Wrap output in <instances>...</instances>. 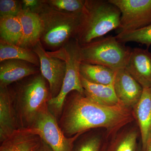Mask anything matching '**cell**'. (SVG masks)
<instances>
[{
  "label": "cell",
  "instance_id": "1",
  "mask_svg": "<svg viewBox=\"0 0 151 151\" xmlns=\"http://www.w3.org/2000/svg\"><path fill=\"white\" fill-rule=\"evenodd\" d=\"M134 118L130 108L122 104L101 105L84 94L73 91L65 98L58 122L65 137L70 138L97 128L114 132L132 122Z\"/></svg>",
  "mask_w": 151,
  "mask_h": 151
},
{
  "label": "cell",
  "instance_id": "2",
  "mask_svg": "<svg viewBox=\"0 0 151 151\" xmlns=\"http://www.w3.org/2000/svg\"><path fill=\"white\" fill-rule=\"evenodd\" d=\"M20 128L30 129L51 99L47 81L40 72L9 86Z\"/></svg>",
  "mask_w": 151,
  "mask_h": 151
},
{
  "label": "cell",
  "instance_id": "3",
  "mask_svg": "<svg viewBox=\"0 0 151 151\" xmlns=\"http://www.w3.org/2000/svg\"><path fill=\"white\" fill-rule=\"evenodd\" d=\"M32 12L40 17L43 31L40 42L44 48L57 51L76 38L80 29L82 13H69L52 8L42 1Z\"/></svg>",
  "mask_w": 151,
  "mask_h": 151
},
{
  "label": "cell",
  "instance_id": "4",
  "mask_svg": "<svg viewBox=\"0 0 151 151\" xmlns=\"http://www.w3.org/2000/svg\"><path fill=\"white\" fill-rule=\"evenodd\" d=\"M121 13L108 1L85 0L81 26L76 38L80 46L103 37L120 24Z\"/></svg>",
  "mask_w": 151,
  "mask_h": 151
},
{
  "label": "cell",
  "instance_id": "5",
  "mask_svg": "<svg viewBox=\"0 0 151 151\" xmlns=\"http://www.w3.org/2000/svg\"><path fill=\"white\" fill-rule=\"evenodd\" d=\"M80 45L76 38L71 39L62 48L50 52L66 63V72L62 88L56 97L50 99L48 102L50 111L56 119H59L62 112L65 98L70 92L77 91L84 94L81 84L80 68L81 60Z\"/></svg>",
  "mask_w": 151,
  "mask_h": 151
},
{
  "label": "cell",
  "instance_id": "6",
  "mask_svg": "<svg viewBox=\"0 0 151 151\" xmlns=\"http://www.w3.org/2000/svg\"><path fill=\"white\" fill-rule=\"evenodd\" d=\"M116 36L103 37L80 46L82 61L106 66L117 71L125 68L132 49Z\"/></svg>",
  "mask_w": 151,
  "mask_h": 151
},
{
  "label": "cell",
  "instance_id": "7",
  "mask_svg": "<svg viewBox=\"0 0 151 151\" xmlns=\"http://www.w3.org/2000/svg\"><path fill=\"white\" fill-rule=\"evenodd\" d=\"M29 129L35 130L42 140L54 151H72L74 142L83 134L66 137L60 128L57 119L50 111L48 108L39 114Z\"/></svg>",
  "mask_w": 151,
  "mask_h": 151
},
{
  "label": "cell",
  "instance_id": "8",
  "mask_svg": "<svg viewBox=\"0 0 151 151\" xmlns=\"http://www.w3.org/2000/svg\"><path fill=\"white\" fill-rule=\"evenodd\" d=\"M121 13L117 35L132 31L151 24V0H109Z\"/></svg>",
  "mask_w": 151,
  "mask_h": 151
},
{
  "label": "cell",
  "instance_id": "9",
  "mask_svg": "<svg viewBox=\"0 0 151 151\" xmlns=\"http://www.w3.org/2000/svg\"><path fill=\"white\" fill-rule=\"evenodd\" d=\"M32 50L38 57L40 73L48 83L51 99L56 97L62 88L66 72L64 60L46 51L40 40Z\"/></svg>",
  "mask_w": 151,
  "mask_h": 151
},
{
  "label": "cell",
  "instance_id": "10",
  "mask_svg": "<svg viewBox=\"0 0 151 151\" xmlns=\"http://www.w3.org/2000/svg\"><path fill=\"white\" fill-rule=\"evenodd\" d=\"M113 86L120 103L130 109L134 107L142 94L143 87L125 68L116 71Z\"/></svg>",
  "mask_w": 151,
  "mask_h": 151
},
{
  "label": "cell",
  "instance_id": "11",
  "mask_svg": "<svg viewBox=\"0 0 151 151\" xmlns=\"http://www.w3.org/2000/svg\"><path fill=\"white\" fill-rule=\"evenodd\" d=\"M19 129L9 86L0 87V142Z\"/></svg>",
  "mask_w": 151,
  "mask_h": 151
},
{
  "label": "cell",
  "instance_id": "12",
  "mask_svg": "<svg viewBox=\"0 0 151 151\" xmlns=\"http://www.w3.org/2000/svg\"><path fill=\"white\" fill-rule=\"evenodd\" d=\"M125 69L143 89L151 87V52L148 49H132Z\"/></svg>",
  "mask_w": 151,
  "mask_h": 151
},
{
  "label": "cell",
  "instance_id": "13",
  "mask_svg": "<svg viewBox=\"0 0 151 151\" xmlns=\"http://www.w3.org/2000/svg\"><path fill=\"white\" fill-rule=\"evenodd\" d=\"M37 66L19 60H8L0 64V87H7L40 72Z\"/></svg>",
  "mask_w": 151,
  "mask_h": 151
},
{
  "label": "cell",
  "instance_id": "14",
  "mask_svg": "<svg viewBox=\"0 0 151 151\" xmlns=\"http://www.w3.org/2000/svg\"><path fill=\"white\" fill-rule=\"evenodd\" d=\"M18 17L22 29V37L18 46L32 49L40 40L43 31L40 17L35 12L24 9Z\"/></svg>",
  "mask_w": 151,
  "mask_h": 151
},
{
  "label": "cell",
  "instance_id": "15",
  "mask_svg": "<svg viewBox=\"0 0 151 151\" xmlns=\"http://www.w3.org/2000/svg\"><path fill=\"white\" fill-rule=\"evenodd\" d=\"M133 109L140 131L143 151L151 138V87L143 89L142 97Z\"/></svg>",
  "mask_w": 151,
  "mask_h": 151
},
{
  "label": "cell",
  "instance_id": "16",
  "mask_svg": "<svg viewBox=\"0 0 151 151\" xmlns=\"http://www.w3.org/2000/svg\"><path fill=\"white\" fill-rule=\"evenodd\" d=\"M41 141L35 130L21 129L1 143L0 151H35Z\"/></svg>",
  "mask_w": 151,
  "mask_h": 151
},
{
  "label": "cell",
  "instance_id": "17",
  "mask_svg": "<svg viewBox=\"0 0 151 151\" xmlns=\"http://www.w3.org/2000/svg\"><path fill=\"white\" fill-rule=\"evenodd\" d=\"M81 79L84 95L92 101L107 106L122 104L116 96L113 84H94L87 81L81 76Z\"/></svg>",
  "mask_w": 151,
  "mask_h": 151
},
{
  "label": "cell",
  "instance_id": "18",
  "mask_svg": "<svg viewBox=\"0 0 151 151\" xmlns=\"http://www.w3.org/2000/svg\"><path fill=\"white\" fill-rule=\"evenodd\" d=\"M80 75L87 81L94 84L111 85L114 84L116 71L103 65L82 61Z\"/></svg>",
  "mask_w": 151,
  "mask_h": 151
},
{
  "label": "cell",
  "instance_id": "19",
  "mask_svg": "<svg viewBox=\"0 0 151 151\" xmlns=\"http://www.w3.org/2000/svg\"><path fill=\"white\" fill-rule=\"evenodd\" d=\"M19 60L38 67V57L32 50L0 41V62L8 60Z\"/></svg>",
  "mask_w": 151,
  "mask_h": 151
},
{
  "label": "cell",
  "instance_id": "20",
  "mask_svg": "<svg viewBox=\"0 0 151 151\" xmlns=\"http://www.w3.org/2000/svg\"><path fill=\"white\" fill-rule=\"evenodd\" d=\"M22 37V29L18 17H0L1 41L19 45Z\"/></svg>",
  "mask_w": 151,
  "mask_h": 151
},
{
  "label": "cell",
  "instance_id": "21",
  "mask_svg": "<svg viewBox=\"0 0 151 151\" xmlns=\"http://www.w3.org/2000/svg\"><path fill=\"white\" fill-rule=\"evenodd\" d=\"M138 136L135 130L122 132L111 142L105 151H137Z\"/></svg>",
  "mask_w": 151,
  "mask_h": 151
},
{
  "label": "cell",
  "instance_id": "22",
  "mask_svg": "<svg viewBox=\"0 0 151 151\" xmlns=\"http://www.w3.org/2000/svg\"><path fill=\"white\" fill-rule=\"evenodd\" d=\"M115 36L120 42L124 44L128 42H137L145 45L148 49L151 45V24L140 29L119 34Z\"/></svg>",
  "mask_w": 151,
  "mask_h": 151
},
{
  "label": "cell",
  "instance_id": "23",
  "mask_svg": "<svg viewBox=\"0 0 151 151\" xmlns=\"http://www.w3.org/2000/svg\"><path fill=\"white\" fill-rule=\"evenodd\" d=\"M80 136L74 142L72 151H105L106 148H104L102 138L99 135L87 134L83 136L81 134V137Z\"/></svg>",
  "mask_w": 151,
  "mask_h": 151
},
{
  "label": "cell",
  "instance_id": "24",
  "mask_svg": "<svg viewBox=\"0 0 151 151\" xmlns=\"http://www.w3.org/2000/svg\"><path fill=\"white\" fill-rule=\"evenodd\" d=\"M52 8L69 13H81L84 11L85 0H43Z\"/></svg>",
  "mask_w": 151,
  "mask_h": 151
},
{
  "label": "cell",
  "instance_id": "25",
  "mask_svg": "<svg viewBox=\"0 0 151 151\" xmlns=\"http://www.w3.org/2000/svg\"><path fill=\"white\" fill-rule=\"evenodd\" d=\"M22 10V1L16 0L0 1V17L18 16Z\"/></svg>",
  "mask_w": 151,
  "mask_h": 151
},
{
  "label": "cell",
  "instance_id": "26",
  "mask_svg": "<svg viewBox=\"0 0 151 151\" xmlns=\"http://www.w3.org/2000/svg\"><path fill=\"white\" fill-rule=\"evenodd\" d=\"M41 1L38 0H23L22 1V9L34 11L40 4Z\"/></svg>",
  "mask_w": 151,
  "mask_h": 151
},
{
  "label": "cell",
  "instance_id": "27",
  "mask_svg": "<svg viewBox=\"0 0 151 151\" xmlns=\"http://www.w3.org/2000/svg\"><path fill=\"white\" fill-rule=\"evenodd\" d=\"M35 151H54L48 145L42 140Z\"/></svg>",
  "mask_w": 151,
  "mask_h": 151
},
{
  "label": "cell",
  "instance_id": "28",
  "mask_svg": "<svg viewBox=\"0 0 151 151\" xmlns=\"http://www.w3.org/2000/svg\"><path fill=\"white\" fill-rule=\"evenodd\" d=\"M142 151H151V138L147 143L145 148Z\"/></svg>",
  "mask_w": 151,
  "mask_h": 151
},
{
  "label": "cell",
  "instance_id": "29",
  "mask_svg": "<svg viewBox=\"0 0 151 151\" xmlns=\"http://www.w3.org/2000/svg\"><path fill=\"white\" fill-rule=\"evenodd\" d=\"M137 151H142V148H141L140 147H138Z\"/></svg>",
  "mask_w": 151,
  "mask_h": 151
}]
</instances>
